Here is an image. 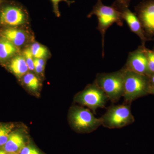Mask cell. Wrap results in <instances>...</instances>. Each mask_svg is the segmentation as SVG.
<instances>
[{
    "mask_svg": "<svg viewBox=\"0 0 154 154\" xmlns=\"http://www.w3.org/2000/svg\"><path fill=\"white\" fill-rule=\"evenodd\" d=\"M124 68L129 71L148 76L147 58L144 46L130 53Z\"/></svg>",
    "mask_w": 154,
    "mask_h": 154,
    "instance_id": "9",
    "label": "cell"
},
{
    "mask_svg": "<svg viewBox=\"0 0 154 154\" xmlns=\"http://www.w3.org/2000/svg\"><path fill=\"white\" fill-rule=\"evenodd\" d=\"M0 35L2 38L10 42L17 47L22 46L27 40L26 33L17 28H7L2 31Z\"/></svg>",
    "mask_w": 154,
    "mask_h": 154,
    "instance_id": "12",
    "label": "cell"
},
{
    "mask_svg": "<svg viewBox=\"0 0 154 154\" xmlns=\"http://www.w3.org/2000/svg\"><path fill=\"white\" fill-rule=\"evenodd\" d=\"M44 59H34V71L37 74L42 75L44 72L45 67Z\"/></svg>",
    "mask_w": 154,
    "mask_h": 154,
    "instance_id": "20",
    "label": "cell"
},
{
    "mask_svg": "<svg viewBox=\"0 0 154 154\" xmlns=\"http://www.w3.org/2000/svg\"><path fill=\"white\" fill-rule=\"evenodd\" d=\"M26 13L20 7L8 5L4 7L0 11V24L15 27L23 25L26 21Z\"/></svg>",
    "mask_w": 154,
    "mask_h": 154,
    "instance_id": "7",
    "label": "cell"
},
{
    "mask_svg": "<svg viewBox=\"0 0 154 154\" xmlns=\"http://www.w3.org/2000/svg\"><path fill=\"white\" fill-rule=\"evenodd\" d=\"M106 94L94 82L89 85L84 91L75 96L74 101L83 106H87L96 113L99 108H104L107 100Z\"/></svg>",
    "mask_w": 154,
    "mask_h": 154,
    "instance_id": "6",
    "label": "cell"
},
{
    "mask_svg": "<svg viewBox=\"0 0 154 154\" xmlns=\"http://www.w3.org/2000/svg\"><path fill=\"white\" fill-rule=\"evenodd\" d=\"M149 77L151 87H154V74Z\"/></svg>",
    "mask_w": 154,
    "mask_h": 154,
    "instance_id": "24",
    "label": "cell"
},
{
    "mask_svg": "<svg viewBox=\"0 0 154 154\" xmlns=\"http://www.w3.org/2000/svg\"><path fill=\"white\" fill-rule=\"evenodd\" d=\"M19 154H42L35 147L31 145H26L19 152Z\"/></svg>",
    "mask_w": 154,
    "mask_h": 154,
    "instance_id": "21",
    "label": "cell"
},
{
    "mask_svg": "<svg viewBox=\"0 0 154 154\" xmlns=\"http://www.w3.org/2000/svg\"><path fill=\"white\" fill-rule=\"evenodd\" d=\"M14 127L12 123H0V148L5 144Z\"/></svg>",
    "mask_w": 154,
    "mask_h": 154,
    "instance_id": "16",
    "label": "cell"
},
{
    "mask_svg": "<svg viewBox=\"0 0 154 154\" xmlns=\"http://www.w3.org/2000/svg\"><path fill=\"white\" fill-rule=\"evenodd\" d=\"M102 125L107 128H120L132 124L134 118L129 105H113L101 117Z\"/></svg>",
    "mask_w": 154,
    "mask_h": 154,
    "instance_id": "5",
    "label": "cell"
},
{
    "mask_svg": "<svg viewBox=\"0 0 154 154\" xmlns=\"http://www.w3.org/2000/svg\"><path fill=\"white\" fill-rule=\"evenodd\" d=\"M18 51L17 47L5 39H0V59H7Z\"/></svg>",
    "mask_w": 154,
    "mask_h": 154,
    "instance_id": "14",
    "label": "cell"
},
{
    "mask_svg": "<svg viewBox=\"0 0 154 154\" xmlns=\"http://www.w3.org/2000/svg\"><path fill=\"white\" fill-rule=\"evenodd\" d=\"M69 120L73 129L79 133L92 132L102 125L101 118H96L89 109L76 105L70 109Z\"/></svg>",
    "mask_w": 154,
    "mask_h": 154,
    "instance_id": "4",
    "label": "cell"
},
{
    "mask_svg": "<svg viewBox=\"0 0 154 154\" xmlns=\"http://www.w3.org/2000/svg\"><path fill=\"white\" fill-rule=\"evenodd\" d=\"M9 68L18 78H22L29 71L26 61L22 56H17L12 59Z\"/></svg>",
    "mask_w": 154,
    "mask_h": 154,
    "instance_id": "13",
    "label": "cell"
},
{
    "mask_svg": "<svg viewBox=\"0 0 154 154\" xmlns=\"http://www.w3.org/2000/svg\"><path fill=\"white\" fill-rule=\"evenodd\" d=\"M153 51V52H154V51Z\"/></svg>",
    "mask_w": 154,
    "mask_h": 154,
    "instance_id": "28",
    "label": "cell"
},
{
    "mask_svg": "<svg viewBox=\"0 0 154 154\" xmlns=\"http://www.w3.org/2000/svg\"><path fill=\"white\" fill-rule=\"evenodd\" d=\"M24 134L20 131H15L11 133L8 139L3 147V150L7 153H18L26 146Z\"/></svg>",
    "mask_w": 154,
    "mask_h": 154,
    "instance_id": "11",
    "label": "cell"
},
{
    "mask_svg": "<svg viewBox=\"0 0 154 154\" xmlns=\"http://www.w3.org/2000/svg\"><path fill=\"white\" fill-rule=\"evenodd\" d=\"M112 5L121 12L122 19L126 22L130 29L137 35L143 43H144L147 40V38L142 25L137 16L132 13L128 7L117 6L113 4Z\"/></svg>",
    "mask_w": 154,
    "mask_h": 154,
    "instance_id": "10",
    "label": "cell"
},
{
    "mask_svg": "<svg viewBox=\"0 0 154 154\" xmlns=\"http://www.w3.org/2000/svg\"><path fill=\"white\" fill-rule=\"evenodd\" d=\"M0 154H8V153L4 150L0 149Z\"/></svg>",
    "mask_w": 154,
    "mask_h": 154,
    "instance_id": "26",
    "label": "cell"
},
{
    "mask_svg": "<svg viewBox=\"0 0 154 154\" xmlns=\"http://www.w3.org/2000/svg\"><path fill=\"white\" fill-rule=\"evenodd\" d=\"M125 69L109 73H99L95 82L104 91L109 100L116 102L123 96Z\"/></svg>",
    "mask_w": 154,
    "mask_h": 154,
    "instance_id": "3",
    "label": "cell"
},
{
    "mask_svg": "<svg viewBox=\"0 0 154 154\" xmlns=\"http://www.w3.org/2000/svg\"><path fill=\"white\" fill-rule=\"evenodd\" d=\"M137 16L144 31L150 36L154 35V1L140 4L136 8Z\"/></svg>",
    "mask_w": 154,
    "mask_h": 154,
    "instance_id": "8",
    "label": "cell"
},
{
    "mask_svg": "<svg viewBox=\"0 0 154 154\" xmlns=\"http://www.w3.org/2000/svg\"><path fill=\"white\" fill-rule=\"evenodd\" d=\"M51 1L52 3L54 12L57 17L60 16V13L59 10V4L60 2L62 1L66 2L69 6L72 3L74 2V1H70L69 0H51Z\"/></svg>",
    "mask_w": 154,
    "mask_h": 154,
    "instance_id": "22",
    "label": "cell"
},
{
    "mask_svg": "<svg viewBox=\"0 0 154 154\" xmlns=\"http://www.w3.org/2000/svg\"><path fill=\"white\" fill-rule=\"evenodd\" d=\"M131 1V0H116L113 4L117 6L128 7Z\"/></svg>",
    "mask_w": 154,
    "mask_h": 154,
    "instance_id": "23",
    "label": "cell"
},
{
    "mask_svg": "<svg viewBox=\"0 0 154 154\" xmlns=\"http://www.w3.org/2000/svg\"><path fill=\"white\" fill-rule=\"evenodd\" d=\"M23 56L26 63L28 65V69L30 71H34V57L31 52L30 48H25L23 51Z\"/></svg>",
    "mask_w": 154,
    "mask_h": 154,
    "instance_id": "19",
    "label": "cell"
},
{
    "mask_svg": "<svg viewBox=\"0 0 154 154\" xmlns=\"http://www.w3.org/2000/svg\"><path fill=\"white\" fill-rule=\"evenodd\" d=\"M8 154H19L18 153H8Z\"/></svg>",
    "mask_w": 154,
    "mask_h": 154,
    "instance_id": "27",
    "label": "cell"
},
{
    "mask_svg": "<svg viewBox=\"0 0 154 154\" xmlns=\"http://www.w3.org/2000/svg\"><path fill=\"white\" fill-rule=\"evenodd\" d=\"M145 51L147 58L148 76L149 77L154 74V53L145 47Z\"/></svg>",
    "mask_w": 154,
    "mask_h": 154,
    "instance_id": "18",
    "label": "cell"
},
{
    "mask_svg": "<svg viewBox=\"0 0 154 154\" xmlns=\"http://www.w3.org/2000/svg\"><path fill=\"white\" fill-rule=\"evenodd\" d=\"M124 69L123 96L126 103L130 104L135 99L149 94L150 84L148 76L129 71Z\"/></svg>",
    "mask_w": 154,
    "mask_h": 154,
    "instance_id": "2",
    "label": "cell"
},
{
    "mask_svg": "<svg viewBox=\"0 0 154 154\" xmlns=\"http://www.w3.org/2000/svg\"><path fill=\"white\" fill-rule=\"evenodd\" d=\"M149 94L154 95V87H151L150 89Z\"/></svg>",
    "mask_w": 154,
    "mask_h": 154,
    "instance_id": "25",
    "label": "cell"
},
{
    "mask_svg": "<svg viewBox=\"0 0 154 154\" xmlns=\"http://www.w3.org/2000/svg\"><path fill=\"white\" fill-rule=\"evenodd\" d=\"M24 85L33 93H37L41 86L40 80L37 76L28 72L22 78Z\"/></svg>",
    "mask_w": 154,
    "mask_h": 154,
    "instance_id": "15",
    "label": "cell"
},
{
    "mask_svg": "<svg viewBox=\"0 0 154 154\" xmlns=\"http://www.w3.org/2000/svg\"><path fill=\"white\" fill-rule=\"evenodd\" d=\"M95 15L98 20L97 29L101 33L102 37V56L104 55L105 34L107 29L114 23L119 26L123 25V19L121 12L115 7L105 5L102 0H97L93 10L88 15V18Z\"/></svg>",
    "mask_w": 154,
    "mask_h": 154,
    "instance_id": "1",
    "label": "cell"
},
{
    "mask_svg": "<svg viewBox=\"0 0 154 154\" xmlns=\"http://www.w3.org/2000/svg\"><path fill=\"white\" fill-rule=\"evenodd\" d=\"M30 48L34 58L44 59L48 55L47 48L38 42L33 43Z\"/></svg>",
    "mask_w": 154,
    "mask_h": 154,
    "instance_id": "17",
    "label": "cell"
}]
</instances>
